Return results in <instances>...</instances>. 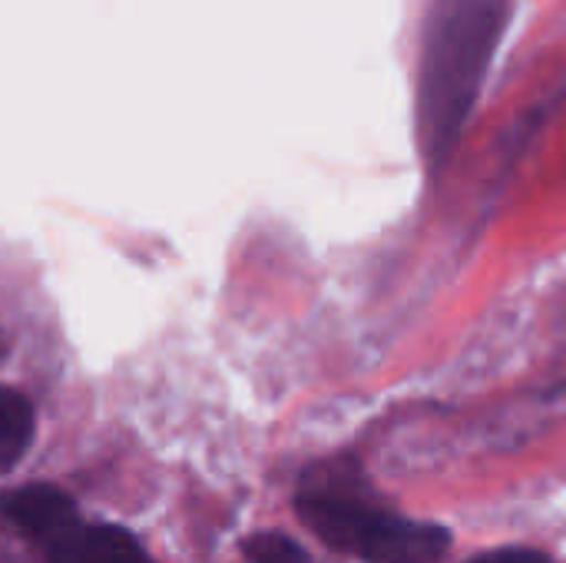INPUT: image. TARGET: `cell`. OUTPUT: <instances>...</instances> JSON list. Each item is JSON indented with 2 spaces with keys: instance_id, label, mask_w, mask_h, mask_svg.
<instances>
[{
  "instance_id": "1",
  "label": "cell",
  "mask_w": 566,
  "mask_h": 563,
  "mask_svg": "<svg viewBox=\"0 0 566 563\" xmlns=\"http://www.w3.org/2000/svg\"><path fill=\"white\" fill-rule=\"evenodd\" d=\"M507 17L511 0H434L418 76V129L431 159H444L461 136Z\"/></svg>"
},
{
  "instance_id": "6",
  "label": "cell",
  "mask_w": 566,
  "mask_h": 563,
  "mask_svg": "<svg viewBox=\"0 0 566 563\" xmlns=\"http://www.w3.org/2000/svg\"><path fill=\"white\" fill-rule=\"evenodd\" d=\"M474 563H551L547 557L534 554V551H497L488 557H478Z\"/></svg>"
},
{
  "instance_id": "5",
  "label": "cell",
  "mask_w": 566,
  "mask_h": 563,
  "mask_svg": "<svg viewBox=\"0 0 566 563\" xmlns=\"http://www.w3.org/2000/svg\"><path fill=\"white\" fill-rule=\"evenodd\" d=\"M245 554L252 563H312L308 554L285 534H255L245 544Z\"/></svg>"
},
{
  "instance_id": "4",
  "label": "cell",
  "mask_w": 566,
  "mask_h": 563,
  "mask_svg": "<svg viewBox=\"0 0 566 563\" xmlns=\"http://www.w3.org/2000/svg\"><path fill=\"white\" fill-rule=\"evenodd\" d=\"M33 428V405L13 388H0V471H10L30 451Z\"/></svg>"
},
{
  "instance_id": "2",
  "label": "cell",
  "mask_w": 566,
  "mask_h": 563,
  "mask_svg": "<svg viewBox=\"0 0 566 563\" xmlns=\"http://www.w3.org/2000/svg\"><path fill=\"white\" fill-rule=\"evenodd\" d=\"M295 511L328 548L365 563H441L451 544L444 528L375 504L371 494L355 491L335 471L312 475L295 498Z\"/></svg>"
},
{
  "instance_id": "7",
  "label": "cell",
  "mask_w": 566,
  "mask_h": 563,
  "mask_svg": "<svg viewBox=\"0 0 566 563\" xmlns=\"http://www.w3.org/2000/svg\"><path fill=\"white\" fill-rule=\"evenodd\" d=\"M7 358V338H3V332H0V362Z\"/></svg>"
},
{
  "instance_id": "3",
  "label": "cell",
  "mask_w": 566,
  "mask_h": 563,
  "mask_svg": "<svg viewBox=\"0 0 566 563\" xmlns=\"http://www.w3.org/2000/svg\"><path fill=\"white\" fill-rule=\"evenodd\" d=\"M3 514L43 548L46 563H156L129 531L83 521L70 494L50 484L10 491Z\"/></svg>"
}]
</instances>
